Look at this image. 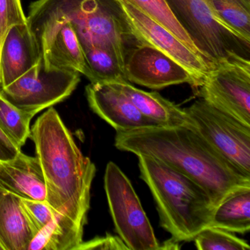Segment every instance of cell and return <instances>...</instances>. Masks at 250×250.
Listing matches in <instances>:
<instances>
[{
  "mask_svg": "<svg viewBox=\"0 0 250 250\" xmlns=\"http://www.w3.org/2000/svg\"><path fill=\"white\" fill-rule=\"evenodd\" d=\"M118 150L151 156L200 184L215 208L234 193L250 189L244 175L193 127L153 126L116 131Z\"/></svg>",
  "mask_w": 250,
  "mask_h": 250,
  "instance_id": "6da1fadb",
  "label": "cell"
},
{
  "mask_svg": "<svg viewBox=\"0 0 250 250\" xmlns=\"http://www.w3.org/2000/svg\"><path fill=\"white\" fill-rule=\"evenodd\" d=\"M46 186L48 204L84 228L96 165L84 156L56 109L50 107L30 130Z\"/></svg>",
  "mask_w": 250,
  "mask_h": 250,
  "instance_id": "7a4b0ae2",
  "label": "cell"
},
{
  "mask_svg": "<svg viewBox=\"0 0 250 250\" xmlns=\"http://www.w3.org/2000/svg\"><path fill=\"white\" fill-rule=\"evenodd\" d=\"M27 24L33 35L67 22L77 34L82 50L104 47L125 64L130 49L140 39L118 0H36L30 5Z\"/></svg>",
  "mask_w": 250,
  "mask_h": 250,
  "instance_id": "3957f363",
  "label": "cell"
},
{
  "mask_svg": "<svg viewBox=\"0 0 250 250\" xmlns=\"http://www.w3.org/2000/svg\"><path fill=\"white\" fill-rule=\"evenodd\" d=\"M137 156L140 178L151 191L161 226L172 238L191 241L210 226L215 208L200 184L159 159Z\"/></svg>",
  "mask_w": 250,
  "mask_h": 250,
  "instance_id": "277c9868",
  "label": "cell"
},
{
  "mask_svg": "<svg viewBox=\"0 0 250 250\" xmlns=\"http://www.w3.org/2000/svg\"><path fill=\"white\" fill-rule=\"evenodd\" d=\"M165 2L212 70L223 62H250V42L217 20L209 0Z\"/></svg>",
  "mask_w": 250,
  "mask_h": 250,
  "instance_id": "5b68a950",
  "label": "cell"
},
{
  "mask_svg": "<svg viewBox=\"0 0 250 250\" xmlns=\"http://www.w3.org/2000/svg\"><path fill=\"white\" fill-rule=\"evenodd\" d=\"M104 188L118 235L128 250H158L159 243L131 181L112 162L106 165Z\"/></svg>",
  "mask_w": 250,
  "mask_h": 250,
  "instance_id": "8992f818",
  "label": "cell"
},
{
  "mask_svg": "<svg viewBox=\"0 0 250 250\" xmlns=\"http://www.w3.org/2000/svg\"><path fill=\"white\" fill-rule=\"evenodd\" d=\"M193 128L244 175L250 177V125L203 99L185 108Z\"/></svg>",
  "mask_w": 250,
  "mask_h": 250,
  "instance_id": "52a82bcc",
  "label": "cell"
},
{
  "mask_svg": "<svg viewBox=\"0 0 250 250\" xmlns=\"http://www.w3.org/2000/svg\"><path fill=\"white\" fill-rule=\"evenodd\" d=\"M80 82V73L47 68L39 61L0 95L23 112L35 115L69 97Z\"/></svg>",
  "mask_w": 250,
  "mask_h": 250,
  "instance_id": "ba28073f",
  "label": "cell"
},
{
  "mask_svg": "<svg viewBox=\"0 0 250 250\" xmlns=\"http://www.w3.org/2000/svg\"><path fill=\"white\" fill-rule=\"evenodd\" d=\"M197 90L200 99L250 125V62L219 64Z\"/></svg>",
  "mask_w": 250,
  "mask_h": 250,
  "instance_id": "9c48e42d",
  "label": "cell"
},
{
  "mask_svg": "<svg viewBox=\"0 0 250 250\" xmlns=\"http://www.w3.org/2000/svg\"><path fill=\"white\" fill-rule=\"evenodd\" d=\"M124 68L128 83L153 90L184 83L196 87L195 81L184 66L147 43L128 51Z\"/></svg>",
  "mask_w": 250,
  "mask_h": 250,
  "instance_id": "30bf717a",
  "label": "cell"
},
{
  "mask_svg": "<svg viewBox=\"0 0 250 250\" xmlns=\"http://www.w3.org/2000/svg\"><path fill=\"white\" fill-rule=\"evenodd\" d=\"M128 21L145 43L162 51L181 64L200 87L212 71L208 64L167 29L124 0H118Z\"/></svg>",
  "mask_w": 250,
  "mask_h": 250,
  "instance_id": "8fae6325",
  "label": "cell"
},
{
  "mask_svg": "<svg viewBox=\"0 0 250 250\" xmlns=\"http://www.w3.org/2000/svg\"><path fill=\"white\" fill-rule=\"evenodd\" d=\"M86 96L92 110L116 131L159 126L143 115L135 105L112 83H90Z\"/></svg>",
  "mask_w": 250,
  "mask_h": 250,
  "instance_id": "7c38bea8",
  "label": "cell"
},
{
  "mask_svg": "<svg viewBox=\"0 0 250 250\" xmlns=\"http://www.w3.org/2000/svg\"><path fill=\"white\" fill-rule=\"evenodd\" d=\"M33 36L45 68L68 70L85 75L84 55L70 24L61 23Z\"/></svg>",
  "mask_w": 250,
  "mask_h": 250,
  "instance_id": "4fadbf2b",
  "label": "cell"
},
{
  "mask_svg": "<svg viewBox=\"0 0 250 250\" xmlns=\"http://www.w3.org/2000/svg\"><path fill=\"white\" fill-rule=\"evenodd\" d=\"M40 61V51L28 24L11 27L0 47L1 88L14 83Z\"/></svg>",
  "mask_w": 250,
  "mask_h": 250,
  "instance_id": "5bb4252c",
  "label": "cell"
},
{
  "mask_svg": "<svg viewBox=\"0 0 250 250\" xmlns=\"http://www.w3.org/2000/svg\"><path fill=\"white\" fill-rule=\"evenodd\" d=\"M0 185L21 198L46 201V181L38 156L20 152L14 159L0 162Z\"/></svg>",
  "mask_w": 250,
  "mask_h": 250,
  "instance_id": "9a60e30c",
  "label": "cell"
},
{
  "mask_svg": "<svg viewBox=\"0 0 250 250\" xmlns=\"http://www.w3.org/2000/svg\"><path fill=\"white\" fill-rule=\"evenodd\" d=\"M36 235L21 197L3 190L0 193V244L4 250H27Z\"/></svg>",
  "mask_w": 250,
  "mask_h": 250,
  "instance_id": "2e32d148",
  "label": "cell"
},
{
  "mask_svg": "<svg viewBox=\"0 0 250 250\" xmlns=\"http://www.w3.org/2000/svg\"><path fill=\"white\" fill-rule=\"evenodd\" d=\"M121 90L145 116L159 126L194 127L185 109L162 97L156 92H146L128 82L112 83Z\"/></svg>",
  "mask_w": 250,
  "mask_h": 250,
  "instance_id": "e0dca14e",
  "label": "cell"
},
{
  "mask_svg": "<svg viewBox=\"0 0 250 250\" xmlns=\"http://www.w3.org/2000/svg\"><path fill=\"white\" fill-rule=\"evenodd\" d=\"M83 234L84 228L55 210L52 220L35 235L27 250H77Z\"/></svg>",
  "mask_w": 250,
  "mask_h": 250,
  "instance_id": "ac0fdd59",
  "label": "cell"
},
{
  "mask_svg": "<svg viewBox=\"0 0 250 250\" xmlns=\"http://www.w3.org/2000/svg\"><path fill=\"white\" fill-rule=\"evenodd\" d=\"M210 227L230 232L246 233L250 229V189L234 193L215 208Z\"/></svg>",
  "mask_w": 250,
  "mask_h": 250,
  "instance_id": "d6986e66",
  "label": "cell"
},
{
  "mask_svg": "<svg viewBox=\"0 0 250 250\" xmlns=\"http://www.w3.org/2000/svg\"><path fill=\"white\" fill-rule=\"evenodd\" d=\"M83 52L87 68L84 76L90 83L128 82L124 61L114 51L95 46L83 49Z\"/></svg>",
  "mask_w": 250,
  "mask_h": 250,
  "instance_id": "ffe728a7",
  "label": "cell"
},
{
  "mask_svg": "<svg viewBox=\"0 0 250 250\" xmlns=\"http://www.w3.org/2000/svg\"><path fill=\"white\" fill-rule=\"evenodd\" d=\"M215 17L250 42V0H209Z\"/></svg>",
  "mask_w": 250,
  "mask_h": 250,
  "instance_id": "44dd1931",
  "label": "cell"
},
{
  "mask_svg": "<svg viewBox=\"0 0 250 250\" xmlns=\"http://www.w3.org/2000/svg\"><path fill=\"white\" fill-rule=\"evenodd\" d=\"M124 1L131 4L134 8L140 10L149 18L167 29L203 59L187 32L181 27L180 23L177 21L176 19L171 12L165 0H124Z\"/></svg>",
  "mask_w": 250,
  "mask_h": 250,
  "instance_id": "7402d4cb",
  "label": "cell"
},
{
  "mask_svg": "<svg viewBox=\"0 0 250 250\" xmlns=\"http://www.w3.org/2000/svg\"><path fill=\"white\" fill-rule=\"evenodd\" d=\"M33 115L20 110L0 95V129L21 148L30 136Z\"/></svg>",
  "mask_w": 250,
  "mask_h": 250,
  "instance_id": "603a6c76",
  "label": "cell"
},
{
  "mask_svg": "<svg viewBox=\"0 0 250 250\" xmlns=\"http://www.w3.org/2000/svg\"><path fill=\"white\" fill-rule=\"evenodd\" d=\"M199 250H249L250 245L245 240L241 239L230 232L208 227L200 231L194 238Z\"/></svg>",
  "mask_w": 250,
  "mask_h": 250,
  "instance_id": "cb8c5ba5",
  "label": "cell"
},
{
  "mask_svg": "<svg viewBox=\"0 0 250 250\" xmlns=\"http://www.w3.org/2000/svg\"><path fill=\"white\" fill-rule=\"evenodd\" d=\"M27 23L21 0H0V47L11 27Z\"/></svg>",
  "mask_w": 250,
  "mask_h": 250,
  "instance_id": "d4e9b609",
  "label": "cell"
},
{
  "mask_svg": "<svg viewBox=\"0 0 250 250\" xmlns=\"http://www.w3.org/2000/svg\"><path fill=\"white\" fill-rule=\"evenodd\" d=\"M21 203L36 234L52 220L55 214V209L46 201L21 198Z\"/></svg>",
  "mask_w": 250,
  "mask_h": 250,
  "instance_id": "484cf974",
  "label": "cell"
},
{
  "mask_svg": "<svg viewBox=\"0 0 250 250\" xmlns=\"http://www.w3.org/2000/svg\"><path fill=\"white\" fill-rule=\"evenodd\" d=\"M128 250L121 237L106 234L105 236L98 237L86 242L81 243L77 250Z\"/></svg>",
  "mask_w": 250,
  "mask_h": 250,
  "instance_id": "4316f807",
  "label": "cell"
},
{
  "mask_svg": "<svg viewBox=\"0 0 250 250\" xmlns=\"http://www.w3.org/2000/svg\"><path fill=\"white\" fill-rule=\"evenodd\" d=\"M21 152V148L16 146L0 129V162L14 159Z\"/></svg>",
  "mask_w": 250,
  "mask_h": 250,
  "instance_id": "83f0119b",
  "label": "cell"
},
{
  "mask_svg": "<svg viewBox=\"0 0 250 250\" xmlns=\"http://www.w3.org/2000/svg\"><path fill=\"white\" fill-rule=\"evenodd\" d=\"M178 241H175L173 238H171L170 240H167L165 241L162 245L159 244V250H177L179 249Z\"/></svg>",
  "mask_w": 250,
  "mask_h": 250,
  "instance_id": "f1b7e54d",
  "label": "cell"
},
{
  "mask_svg": "<svg viewBox=\"0 0 250 250\" xmlns=\"http://www.w3.org/2000/svg\"><path fill=\"white\" fill-rule=\"evenodd\" d=\"M4 189L3 188H2V187H1V185H0V193L2 192V191H3Z\"/></svg>",
  "mask_w": 250,
  "mask_h": 250,
  "instance_id": "f546056e",
  "label": "cell"
},
{
  "mask_svg": "<svg viewBox=\"0 0 250 250\" xmlns=\"http://www.w3.org/2000/svg\"><path fill=\"white\" fill-rule=\"evenodd\" d=\"M0 250H4L3 247L1 245V244H0Z\"/></svg>",
  "mask_w": 250,
  "mask_h": 250,
  "instance_id": "4dcf8cb0",
  "label": "cell"
},
{
  "mask_svg": "<svg viewBox=\"0 0 250 250\" xmlns=\"http://www.w3.org/2000/svg\"><path fill=\"white\" fill-rule=\"evenodd\" d=\"M0 89H1V85H0Z\"/></svg>",
  "mask_w": 250,
  "mask_h": 250,
  "instance_id": "1f68e13d",
  "label": "cell"
}]
</instances>
